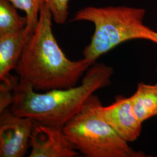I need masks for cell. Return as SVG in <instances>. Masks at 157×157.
<instances>
[{"mask_svg":"<svg viewBox=\"0 0 157 157\" xmlns=\"http://www.w3.org/2000/svg\"><path fill=\"white\" fill-rule=\"evenodd\" d=\"M14 6L26 13L27 25L26 28L30 32L33 33L39 19L40 12L42 6L47 0H8Z\"/></svg>","mask_w":157,"mask_h":157,"instance_id":"11","label":"cell"},{"mask_svg":"<svg viewBox=\"0 0 157 157\" xmlns=\"http://www.w3.org/2000/svg\"><path fill=\"white\" fill-rule=\"evenodd\" d=\"M99 109L107 123L126 141L133 142L140 137L143 124L135 115L130 97L118 95L111 105H101Z\"/></svg>","mask_w":157,"mask_h":157,"instance_id":"7","label":"cell"},{"mask_svg":"<svg viewBox=\"0 0 157 157\" xmlns=\"http://www.w3.org/2000/svg\"><path fill=\"white\" fill-rule=\"evenodd\" d=\"M29 144L30 157H75L78 154L63 128L55 126L34 122Z\"/></svg>","mask_w":157,"mask_h":157,"instance_id":"6","label":"cell"},{"mask_svg":"<svg viewBox=\"0 0 157 157\" xmlns=\"http://www.w3.org/2000/svg\"><path fill=\"white\" fill-rule=\"evenodd\" d=\"M156 72H157V71H156Z\"/></svg>","mask_w":157,"mask_h":157,"instance_id":"13","label":"cell"},{"mask_svg":"<svg viewBox=\"0 0 157 157\" xmlns=\"http://www.w3.org/2000/svg\"><path fill=\"white\" fill-rule=\"evenodd\" d=\"M27 25L26 17L20 16L8 0H0V35L21 30Z\"/></svg>","mask_w":157,"mask_h":157,"instance_id":"10","label":"cell"},{"mask_svg":"<svg viewBox=\"0 0 157 157\" xmlns=\"http://www.w3.org/2000/svg\"><path fill=\"white\" fill-rule=\"evenodd\" d=\"M32 34L23 29L21 30L0 35V80L12 82L13 76L10 75L15 69L24 47Z\"/></svg>","mask_w":157,"mask_h":157,"instance_id":"8","label":"cell"},{"mask_svg":"<svg viewBox=\"0 0 157 157\" xmlns=\"http://www.w3.org/2000/svg\"><path fill=\"white\" fill-rule=\"evenodd\" d=\"M34 121L15 115L11 109L0 112V157H23L26 153Z\"/></svg>","mask_w":157,"mask_h":157,"instance_id":"5","label":"cell"},{"mask_svg":"<svg viewBox=\"0 0 157 157\" xmlns=\"http://www.w3.org/2000/svg\"><path fill=\"white\" fill-rule=\"evenodd\" d=\"M130 98L135 115L142 124L157 116V83H139Z\"/></svg>","mask_w":157,"mask_h":157,"instance_id":"9","label":"cell"},{"mask_svg":"<svg viewBox=\"0 0 157 157\" xmlns=\"http://www.w3.org/2000/svg\"><path fill=\"white\" fill-rule=\"evenodd\" d=\"M69 0H47L52 16V20L59 25L64 24L69 15Z\"/></svg>","mask_w":157,"mask_h":157,"instance_id":"12","label":"cell"},{"mask_svg":"<svg viewBox=\"0 0 157 157\" xmlns=\"http://www.w3.org/2000/svg\"><path fill=\"white\" fill-rule=\"evenodd\" d=\"M98 97L92 95L63 130L76 149L87 157H145L129 146L101 115Z\"/></svg>","mask_w":157,"mask_h":157,"instance_id":"4","label":"cell"},{"mask_svg":"<svg viewBox=\"0 0 157 157\" xmlns=\"http://www.w3.org/2000/svg\"><path fill=\"white\" fill-rule=\"evenodd\" d=\"M146 10L126 6H87L76 12L70 22L88 21L94 25L90 44L83 51L93 65L102 55L124 42L147 40L157 44V32L145 25Z\"/></svg>","mask_w":157,"mask_h":157,"instance_id":"3","label":"cell"},{"mask_svg":"<svg viewBox=\"0 0 157 157\" xmlns=\"http://www.w3.org/2000/svg\"><path fill=\"white\" fill-rule=\"evenodd\" d=\"M52 21V13L45 2L40 10L37 26L14 69L19 82L38 92L75 86L92 65L84 58L78 61L67 58L53 34Z\"/></svg>","mask_w":157,"mask_h":157,"instance_id":"1","label":"cell"},{"mask_svg":"<svg viewBox=\"0 0 157 157\" xmlns=\"http://www.w3.org/2000/svg\"><path fill=\"white\" fill-rule=\"evenodd\" d=\"M113 73L111 67L94 63L86 71L80 85L44 93L36 91L18 80L13 89L10 109L17 116L63 128L96 91L111 84Z\"/></svg>","mask_w":157,"mask_h":157,"instance_id":"2","label":"cell"}]
</instances>
